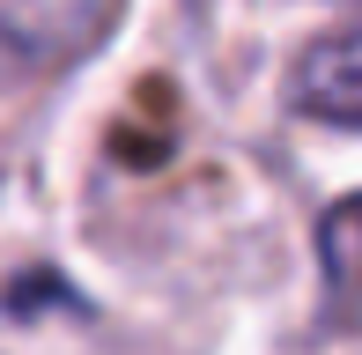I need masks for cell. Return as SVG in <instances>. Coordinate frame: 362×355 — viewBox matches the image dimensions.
<instances>
[{"label": "cell", "instance_id": "obj_1", "mask_svg": "<svg viewBox=\"0 0 362 355\" xmlns=\"http://www.w3.org/2000/svg\"><path fill=\"white\" fill-rule=\"evenodd\" d=\"M288 96H296V111H310V119L362 126V23L310 45V52L296 59V74H288Z\"/></svg>", "mask_w": 362, "mask_h": 355}, {"label": "cell", "instance_id": "obj_2", "mask_svg": "<svg viewBox=\"0 0 362 355\" xmlns=\"http://www.w3.org/2000/svg\"><path fill=\"white\" fill-rule=\"evenodd\" d=\"M318 260H325V289L333 311H362V192L325 207L318 222Z\"/></svg>", "mask_w": 362, "mask_h": 355}]
</instances>
